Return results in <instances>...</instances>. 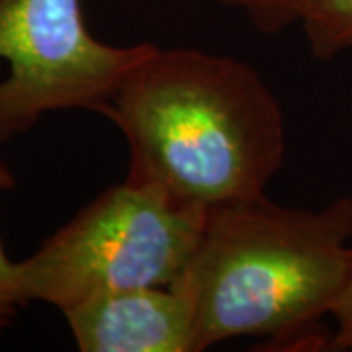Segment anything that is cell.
I'll use <instances>...</instances> for the list:
<instances>
[{
    "mask_svg": "<svg viewBox=\"0 0 352 352\" xmlns=\"http://www.w3.org/2000/svg\"><path fill=\"white\" fill-rule=\"evenodd\" d=\"M155 43H104L88 30L82 0H0V145L51 112L102 113Z\"/></svg>",
    "mask_w": 352,
    "mask_h": 352,
    "instance_id": "cell-4",
    "label": "cell"
},
{
    "mask_svg": "<svg viewBox=\"0 0 352 352\" xmlns=\"http://www.w3.org/2000/svg\"><path fill=\"white\" fill-rule=\"evenodd\" d=\"M61 315L82 352H196L192 307L173 286L108 292Z\"/></svg>",
    "mask_w": 352,
    "mask_h": 352,
    "instance_id": "cell-5",
    "label": "cell"
},
{
    "mask_svg": "<svg viewBox=\"0 0 352 352\" xmlns=\"http://www.w3.org/2000/svg\"><path fill=\"white\" fill-rule=\"evenodd\" d=\"M14 188H16V178L12 170L4 161H0V192H10ZM20 307H24V302L20 298V289L16 282V263L8 258L0 241V339L4 331L12 325Z\"/></svg>",
    "mask_w": 352,
    "mask_h": 352,
    "instance_id": "cell-8",
    "label": "cell"
},
{
    "mask_svg": "<svg viewBox=\"0 0 352 352\" xmlns=\"http://www.w3.org/2000/svg\"><path fill=\"white\" fill-rule=\"evenodd\" d=\"M352 198L319 210L266 196L210 210L188 266L170 286L190 302L196 352L235 337L321 351L352 263Z\"/></svg>",
    "mask_w": 352,
    "mask_h": 352,
    "instance_id": "cell-2",
    "label": "cell"
},
{
    "mask_svg": "<svg viewBox=\"0 0 352 352\" xmlns=\"http://www.w3.org/2000/svg\"><path fill=\"white\" fill-rule=\"evenodd\" d=\"M104 116L124 135L127 182L201 212L266 196L286 163V118L263 75L198 47H155Z\"/></svg>",
    "mask_w": 352,
    "mask_h": 352,
    "instance_id": "cell-1",
    "label": "cell"
},
{
    "mask_svg": "<svg viewBox=\"0 0 352 352\" xmlns=\"http://www.w3.org/2000/svg\"><path fill=\"white\" fill-rule=\"evenodd\" d=\"M298 25L319 61L352 51V0H309Z\"/></svg>",
    "mask_w": 352,
    "mask_h": 352,
    "instance_id": "cell-6",
    "label": "cell"
},
{
    "mask_svg": "<svg viewBox=\"0 0 352 352\" xmlns=\"http://www.w3.org/2000/svg\"><path fill=\"white\" fill-rule=\"evenodd\" d=\"M331 317L335 319V333L331 335V351H352V263L349 280L340 294Z\"/></svg>",
    "mask_w": 352,
    "mask_h": 352,
    "instance_id": "cell-9",
    "label": "cell"
},
{
    "mask_svg": "<svg viewBox=\"0 0 352 352\" xmlns=\"http://www.w3.org/2000/svg\"><path fill=\"white\" fill-rule=\"evenodd\" d=\"M204 223L206 212L178 206L161 190L127 180L108 186L16 263L20 298L63 311L108 292L170 286Z\"/></svg>",
    "mask_w": 352,
    "mask_h": 352,
    "instance_id": "cell-3",
    "label": "cell"
},
{
    "mask_svg": "<svg viewBox=\"0 0 352 352\" xmlns=\"http://www.w3.org/2000/svg\"><path fill=\"white\" fill-rule=\"evenodd\" d=\"M239 10L261 34H280L289 25L300 24L309 0H210Z\"/></svg>",
    "mask_w": 352,
    "mask_h": 352,
    "instance_id": "cell-7",
    "label": "cell"
}]
</instances>
